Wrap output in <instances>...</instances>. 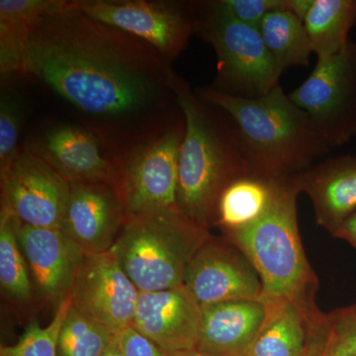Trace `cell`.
<instances>
[{
	"label": "cell",
	"instance_id": "obj_1",
	"mask_svg": "<svg viewBox=\"0 0 356 356\" xmlns=\"http://www.w3.org/2000/svg\"><path fill=\"white\" fill-rule=\"evenodd\" d=\"M23 74L102 124L126 123L175 97L173 72L156 49L65 1L28 33Z\"/></svg>",
	"mask_w": 356,
	"mask_h": 356
},
{
	"label": "cell",
	"instance_id": "obj_2",
	"mask_svg": "<svg viewBox=\"0 0 356 356\" xmlns=\"http://www.w3.org/2000/svg\"><path fill=\"white\" fill-rule=\"evenodd\" d=\"M196 95L228 115L254 175L270 179L294 177L331 149L310 117L280 86L257 98L212 88L200 89Z\"/></svg>",
	"mask_w": 356,
	"mask_h": 356
},
{
	"label": "cell",
	"instance_id": "obj_3",
	"mask_svg": "<svg viewBox=\"0 0 356 356\" xmlns=\"http://www.w3.org/2000/svg\"><path fill=\"white\" fill-rule=\"evenodd\" d=\"M294 178H274L270 203L261 218L245 228L224 232L259 273L261 300L266 306L290 302L313 327L325 324L327 314L315 302L318 278L307 259L300 236Z\"/></svg>",
	"mask_w": 356,
	"mask_h": 356
},
{
	"label": "cell",
	"instance_id": "obj_4",
	"mask_svg": "<svg viewBox=\"0 0 356 356\" xmlns=\"http://www.w3.org/2000/svg\"><path fill=\"white\" fill-rule=\"evenodd\" d=\"M172 88L185 122L178 159L177 208L209 229L225 189L252 172L229 119L228 123L218 116L175 72Z\"/></svg>",
	"mask_w": 356,
	"mask_h": 356
},
{
	"label": "cell",
	"instance_id": "obj_5",
	"mask_svg": "<svg viewBox=\"0 0 356 356\" xmlns=\"http://www.w3.org/2000/svg\"><path fill=\"white\" fill-rule=\"evenodd\" d=\"M211 236L178 209L127 217L111 252L140 292L182 286L192 257Z\"/></svg>",
	"mask_w": 356,
	"mask_h": 356
},
{
	"label": "cell",
	"instance_id": "obj_6",
	"mask_svg": "<svg viewBox=\"0 0 356 356\" xmlns=\"http://www.w3.org/2000/svg\"><path fill=\"white\" fill-rule=\"evenodd\" d=\"M197 31L214 48L217 79L212 88L243 98L266 95L280 86L283 70L257 28L236 19L221 0L204 3Z\"/></svg>",
	"mask_w": 356,
	"mask_h": 356
},
{
	"label": "cell",
	"instance_id": "obj_7",
	"mask_svg": "<svg viewBox=\"0 0 356 356\" xmlns=\"http://www.w3.org/2000/svg\"><path fill=\"white\" fill-rule=\"evenodd\" d=\"M289 96L330 149L348 142L356 136V44L350 41L341 53L318 58L308 79Z\"/></svg>",
	"mask_w": 356,
	"mask_h": 356
},
{
	"label": "cell",
	"instance_id": "obj_8",
	"mask_svg": "<svg viewBox=\"0 0 356 356\" xmlns=\"http://www.w3.org/2000/svg\"><path fill=\"white\" fill-rule=\"evenodd\" d=\"M72 6L98 22L146 42L172 64L197 31V20L177 2L76 0Z\"/></svg>",
	"mask_w": 356,
	"mask_h": 356
},
{
	"label": "cell",
	"instance_id": "obj_9",
	"mask_svg": "<svg viewBox=\"0 0 356 356\" xmlns=\"http://www.w3.org/2000/svg\"><path fill=\"white\" fill-rule=\"evenodd\" d=\"M185 122L132 149L118 163L120 194L127 217L161 209H178V159Z\"/></svg>",
	"mask_w": 356,
	"mask_h": 356
},
{
	"label": "cell",
	"instance_id": "obj_10",
	"mask_svg": "<svg viewBox=\"0 0 356 356\" xmlns=\"http://www.w3.org/2000/svg\"><path fill=\"white\" fill-rule=\"evenodd\" d=\"M1 209L23 225L62 228L70 184L28 149L0 172Z\"/></svg>",
	"mask_w": 356,
	"mask_h": 356
},
{
	"label": "cell",
	"instance_id": "obj_11",
	"mask_svg": "<svg viewBox=\"0 0 356 356\" xmlns=\"http://www.w3.org/2000/svg\"><path fill=\"white\" fill-rule=\"evenodd\" d=\"M70 296L72 306L118 334L133 325L140 291L109 250L84 252Z\"/></svg>",
	"mask_w": 356,
	"mask_h": 356
},
{
	"label": "cell",
	"instance_id": "obj_12",
	"mask_svg": "<svg viewBox=\"0 0 356 356\" xmlns=\"http://www.w3.org/2000/svg\"><path fill=\"white\" fill-rule=\"evenodd\" d=\"M184 285L201 307L261 300L262 283L248 257L228 240L210 236L192 257Z\"/></svg>",
	"mask_w": 356,
	"mask_h": 356
},
{
	"label": "cell",
	"instance_id": "obj_13",
	"mask_svg": "<svg viewBox=\"0 0 356 356\" xmlns=\"http://www.w3.org/2000/svg\"><path fill=\"white\" fill-rule=\"evenodd\" d=\"M16 236L29 267L33 286L58 307L72 291L83 250L62 229L37 228L18 220Z\"/></svg>",
	"mask_w": 356,
	"mask_h": 356
},
{
	"label": "cell",
	"instance_id": "obj_14",
	"mask_svg": "<svg viewBox=\"0 0 356 356\" xmlns=\"http://www.w3.org/2000/svg\"><path fill=\"white\" fill-rule=\"evenodd\" d=\"M127 219L120 194L106 184H70L62 229L84 252H109Z\"/></svg>",
	"mask_w": 356,
	"mask_h": 356
},
{
	"label": "cell",
	"instance_id": "obj_15",
	"mask_svg": "<svg viewBox=\"0 0 356 356\" xmlns=\"http://www.w3.org/2000/svg\"><path fill=\"white\" fill-rule=\"evenodd\" d=\"M202 307L184 285L140 292L133 327L165 353L196 348Z\"/></svg>",
	"mask_w": 356,
	"mask_h": 356
},
{
	"label": "cell",
	"instance_id": "obj_16",
	"mask_svg": "<svg viewBox=\"0 0 356 356\" xmlns=\"http://www.w3.org/2000/svg\"><path fill=\"white\" fill-rule=\"evenodd\" d=\"M46 161L70 184H106L119 192L118 163L103 153L95 134L74 125L53 127L26 147Z\"/></svg>",
	"mask_w": 356,
	"mask_h": 356
},
{
	"label": "cell",
	"instance_id": "obj_17",
	"mask_svg": "<svg viewBox=\"0 0 356 356\" xmlns=\"http://www.w3.org/2000/svg\"><path fill=\"white\" fill-rule=\"evenodd\" d=\"M310 198L316 222L331 235L356 211V156L325 159L294 175Z\"/></svg>",
	"mask_w": 356,
	"mask_h": 356
},
{
	"label": "cell",
	"instance_id": "obj_18",
	"mask_svg": "<svg viewBox=\"0 0 356 356\" xmlns=\"http://www.w3.org/2000/svg\"><path fill=\"white\" fill-rule=\"evenodd\" d=\"M259 300L222 302L202 307L196 348L219 356H245L266 321Z\"/></svg>",
	"mask_w": 356,
	"mask_h": 356
},
{
	"label": "cell",
	"instance_id": "obj_19",
	"mask_svg": "<svg viewBox=\"0 0 356 356\" xmlns=\"http://www.w3.org/2000/svg\"><path fill=\"white\" fill-rule=\"evenodd\" d=\"M266 308V321L245 356L305 355L312 331L318 327H313L290 302Z\"/></svg>",
	"mask_w": 356,
	"mask_h": 356
},
{
	"label": "cell",
	"instance_id": "obj_20",
	"mask_svg": "<svg viewBox=\"0 0 356 356\" xmlns=\"http://www.w3.org/2000/svg\"><path fill=\"white\" fill-rule=\"evenodd\" d=\"M64 0L0 1V72L2 76L23 74L28 33L44 14L56 10Z\"/></svg>",
	"mask_w": 356,
	"mask_h": 356
},
{
	"label": "cell",
	"instance_id": "obj_21",
	"mask_svg": "<svg viewBox=\"0 0 356 356\" xmlns=\"http://www.w3.org/2000/svg\"><path fill=\"white\" fill-rule=\"evenodd\" d=\"M356 24V0H313L304 25L318 58L332 57L350 44Z\"/></svg>",
	"mask_w": 356,
	"mask_h": 356
},
{
	"label": "cell",
	"instance_id": "obj_22",
	"mask_svg": "<svg viewBox=\"0 0 356 356\" xmlns=\"http://www.w3.org/2000/svg\"><path fill=\"white\" fill-rule=\"evenodd\" d=\"M273 184V179L254 173L232 182L218 202L215 225L227 232L257 221L270 203Z\"/></svg>",
	"mask_w": 356,
	"mask_h": 356
},
{
	"label": "cell",
	"instance_id": "obj_23",
	"mask_svg": "<svg viewBox=\"0 0 356 356\" xmlns=\"http://www.w3.org/2000/svg\"><path fill=\"white\" fill-rule=\"evenodd\" d=\"M264 44L284 72L288 67H309L312 50L303 21L289 9L273 11L259 27Z\"/></svg>",
	"mask_w": 356,
	"mask_h": 356
},
{
	"label": "cell",
	"instance_id": "obj_24",
	"mask_svg": "<svg viewBox=\"0 0 356 356\" xmlns=\"http://www.w3.org/2000/svg\"><path fill=\"white\" fill-rule=\"evenodd\" d=\"M16 222L6 211H0V285L6 296L28 302L32 298L33 284L16 236Z\"/></svg>",
	"mask_w": 356,
	"mask_h": 356
},
{
	"label": "cell",
	"instance_id": "obj_25",
	"mask_svg": "<svg viewBox=\"0 0 356 356\" xmlns=\"http://www.w3.org/2000/svg\"><path fill=\"white\" fill-rule=\"evenodd\" d=\"M117 334L95 318L70 306L57 344V356H102Z\"/></svg>",
	"mask_w": 356,
	"mask_h": 356
},
{
	"label": "cell",
	"instance_id": "obj_26",
	"mask_svg": "<svg viewBox=\"0 0 356 356\" xmlns=\"http://www.w3.org/2000/svg\"><path fill=\"white\" fill-rule=\"evenodd\" d=\"M70 306L72 298L69 295L57 307L49 325L42 327L38 321H32L17 343L1 346L0 356H57L58 334Z\"/></svg>",
	"mask_w": 356,
	"mask_h": 356
},
{
	"label": "cell",
	"instance_id": "obj_27",
	"mask_svg": "<svg viewBox=\"0 0 356 356\" xmlns=\"http://www.w3.org/2000/svg\"><path fill=\"white\" fill-rule=\"evenodd\" d=\"M23 116L20 100L2 91L0 99V172L6 170L20 154L18 140Z\"/></svg>",
	"mask_w": 356,
	"mask_h": 356
},
{
	"label": "cell",
	"instance_id": "obj_28",
	"mask_svg": "<svg viewBox=\"0 0 356 356\" xmlns=\"http://www.w3.org/2000/svg\"><path fill=\"white\" fill-rule=\"evenodd\" d=\"M236 19L259 29L262 20L273 11L291 9V0H221Z\"/></svg>",
	"mask_w": 356,
	"mask_h": 356
},
{
	"label": "cell",
	"instance_id": "obj_29",
	"mask_svg": "<svg viewBox=\"0 0 356 356\" xmlns=\"http://www.w3.org/2000/svg\"><path fill=\"white\" fill-rule=\"evenodd\" d=\"M332 339L356 356V303L327 314Z\"/></svg>",
	"mask_w": 356,
	"mask_h": 356
},
{
	"label": "cell",
	"instance_id": "obj_30",
	"mask_svg": "<svg viewBox=\"0 0 356 356\" xmlns=\"http://www.w3.org/2000/svg\"><path fill=\"white\" fill-rule=\"evenodd\" d=\"M117 341L124 356H168V353L133 325L119 332Z\"/></svg>",
	"mask_w": 356,
	"mask_h": 356
},
{
	"label": "cell",
	"instance_id": "obj_31",
	"mask_svg": "<svg viewBox=\"0 0 356 356\" xmlns=\"http://www.w3.org/2000/svg\"><path fill=\"white\" fill-rule=\"evenodd\" d=\"M327 341H329V327H327V321L325 325L316 327L312 331L308 348L304 356H325Z\"/></svg>",
	"mask_w": 356,
	"mask_h": 356
},
{
	"label": "cell",
	"instance_id": "obj_32",
	"mask_svg": "<svg viewBox=\"0 0 356 356\" xmlns=\"http://www.w3.org/2000/svg\"><path fill=\"white\" fill-rule=\"evenodd\" d=\"M332 236L346 241L356 250V211Z\"/></svg>",
	"mask_w": 356,
	"mask_h": 356
},
{
	"label": "cell",
	"instance_id": "obj_33",
	"mask_svg": "<svg viewBox=\"0 0 356 356\" xmlns=\"http://www.w3.org/2000/svg\"><path fill=\"white\" fill-rule=\"evenodd\" d=\"M325 356H355L348 353L339 343L332 339L329 332V341H327V348H325Z\"/></svg>",
	"mask_w": 356,
	"mask_h": 356
},
{
	"label": "cell",
	"instance_id": "obj_34",
	"mask_svg": "<svg viewBox=\"0 0 356 356\" xmlns=\"http://www.w3.org/2000/svg\"><path fill=\"white\" fill-rule=\"evenodd\" d=\"M168 356H219L215 355H211V353H205V351H201L197 348H193V350H187L181 351H175V353H168Z\"/></svg>",
	"mask_w": 356,
	"mask_h": 356
},
{
	"label": "cell",
	"instance_id": "obj_35",
	"mask_svg": "<svg viewBox=\"0 0 356 356\" xmlns=\"http://www.w3.org/2000/svg\"><path fill=\"white\" fill-rule=\"evenodd\" d=\"M102 356H124L120 348H119L118 341H117V337L114 343L111 344V346H110L108 350L105 351L104 355Z\"/></svg>",
	"mask_w": 356,
	"mask_h": 356
}]
</instances>
